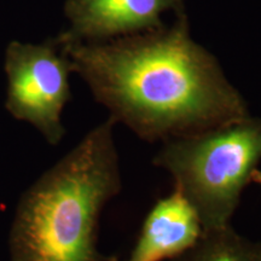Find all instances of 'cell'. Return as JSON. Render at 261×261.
Returning a JSON list of instances; mask_svg holds the SVG:
<instances>
[{"instance_id":"obj_1","label":"cell","mask_w":261,"mask_h":261,"mask_svg":"<svg viewBox=\"0 0 261 261\" xmlns=\"http://www.w3.org/2000/svg\"><path fill=\"white\" fill-rule=\"evenodd\" d=\"M98 103L146 142H165L244 119V97L217 57L196 42L188 16L99 42L56 38Z\"/></svg>"},{"instance_id":"obj_2","label":"cell","mask_w":261,"mask_h":261,"mask_svg":"<svg viewBox=\"0 0 261 261\" xmlns=\"http://www.w3.org/2000/svg\"><path fill=\"white\" fill-rule=\"evenodd\" d=\"M107 119L19 197L9 232L10 261H114L98 250L99 219L120 194L121 168Z\"/></svg>"},{"instance_id":"obj_3","label":"cell","mask_w":261,"mask_h":261,"mask_svg":"<svg viewBox=\"0 0 261 261\" xmlns=\"http://www.w3.org/2000/svg\"><path fill=\"white\" fill-rule=\"evenodd\" d=\"M260 161L261 117L252 115L165 140L152 160L190 202L203 231L231 225Z\"/></svg>"},{"instance_id":"obj_4","label":"cell","mask_w":261,"mask_h":261,"mask_svg":"<svg viewBox=\"0 0 261 261\" xmlns=\"http://www.w3.org/2000/svg\"><path fill=\"white\" fill-rule=\"evenodd\" d=\"M5 71L10 115L31 123L50 145L60 144L65 135L62 113L71 98L73 67L56 38L39 45L10 42Z\"/></svg>"},{"instance_id":"obj_5","label":"cell","mask_w":261,"mask_h":261,"mask_svg":"<svg viewBox=\"0 0 261 261\" xmlns=\"http://www.w3.org/2000/svg\"><path fill=\"white\" fill-rule=\"evenodd\" d=\"M185 0H67L70 22L58 35L71 41L99 42L162 27L168 11H184Z\"/></svg>"},{"instance_id":"obj_6","label":"cell","mask_w":261,"mask_h":261,"mask_svg":"<svg viewBox=\"0 0 261 261\" xmlns=\"http://www.w3.org/2000/svg\"><path fill=\"white\" fill-rule=\"evenodd\" d=\"M203 232L194 207L177 189L160 198L146 214L130 255L125 261L172 260L185 253ZM114 261H121L115 257Z\"/></svg>"},{"instance_id":"obj_7","label":"cell","mask_w":261,"mask_h":261,"mask_svg":"<svg viewBox=\"0 0 261 261\" xmlns=\"http://www.w3.org/2000/svg\"><path fill=\"white\" fill-rule=\"evenodd\" d=\"M169 261H261V246L228 225L203 231L190 249Z\"/></svg>"}]
</instances>
